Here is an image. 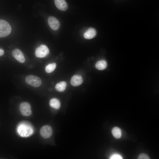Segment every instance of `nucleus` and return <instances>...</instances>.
<instances>
[{"mask_svg": "<svg viewBox=\"0 0 159 159\" xmlns=\"http://www.w3.org/2000/svg\"><path fill=\"white\" fill-rule=\"evenodd\" d=\"M17 132L20 136L26 137L31 136L34 132V130L29 123L26 122L20 123L17 126Z\"/></svg>", "mask_w": 159, "mask_h": 159, "instance_id": "nucleus-1", "label": "nucleus"}, {"mask_svg": "<svg viewBox=\"0 0 159 159\" xmlns=\"http://www.w3.org/2000/svg\"><path fill=\"white\" fill-rule=\"evenodd\" d=\"M11 27L8 22L0 19V37L8 36L11 33Z\"/></svg>", "mask_w": 159, "mask_h": 159, "instance_id": "nucleus-2", "label": "nucleus"}, {"mask_svg": "<svg viewBox=\"0 0 159 159\" xmlns=\"http://www.w3.org/2000/svg\"><path fill=\"white\" fill-rule=\"evenodd\" d=\"M25 80L27 83L34 87H38L42 84L41 79L39 77L33 75L27 76Z\"/></svg>", "mask_w": 159, "mask_h": 159, "instance_id": "nucleus-3", "label": "nucleus"}, {"mask_svg": "<svg viewBox=\"0 0 159 159\" xmlns=\"http://www.w3.org/2000/svg\"><path fill=\"white\" fill-rule=\"evenodd\" d=\"M49 53V50L45 45H41L37 47L35 50L36 56L39 58H43L46 57Z\"/></svg>", "mask_w": 159, "mask_h": 159, "instance_id": "nucleus-4", "label": "nucleus"}, {"mask_svg": "<svg viewBox=\"0 0 159 159\" xmlns=\"http://www.w3.org/2000/svg\"><path fill=\"white\" fill-rule=\"evenodd\" d=\"M19 110L21 114L25 116H29L32 113L30 104L27 102L21 103L19 106Z\"/></svg>", "mask_w": 159, "mask_h": 159, "instance_id": "nucleus-5", "label": "nucleus"}, {"mask_svg": "<svg viewBox=\"0 0 159 159\" xmlns=\"http://www.w3.org/2000/svg\"><path fill=\"white\" fill-rule=\"evenodd\" d=\"M40 134L41 136L44 138H49L52 134V130L49 125H45L40 129Z\"/></svg>", "mask_w": 159, "mask_h": 159, "instance_id": "nucleus-6", "label": "nucleus"}, {"mask_svg": "<svg viewBox=\"0 0 159 159\" xmlns=\"http://www.w3.org/2000/svg\"><path fill=\"white\" fill-rule=\"evenodd\" d=\"M12 56L19 62L24 63L25 61V57L22 52L19 49H14L12 53Z\"/></svg>", "mask_w": 159, "mask_h": 159, "instance_id": "nucleus-7", "label": "nucleus"}, {"mask_svg": "<svg viewBox=\"0 0 159 159\" xmlns=\"http://www.w3.org/2000/svg\"><path fill=\"white\" fill-rule=\"evenodd\" d=\"M48 21L49 26L53 30H56L59 29L60 25L59 23L55 17L50 16L48 17Z\"/></svg>", "mask_w": 159, "mask_h": 159, "instance_id": "nucleus-8", "label": "nucleus"}, {"mask_svg": "<svg viewBox=\"0 0 159 159\" xmlns=\"http://www.w3.org/2000/svg\"><path fill=\"white\" fill-rule=\"evenodd\" d=\"M83 80L82 77L78 75H75L71 78L70 83L74 86H77L80 85L83 82Z\"/></svg>", "mask_w": 159, "mask_h": 159, "instance_id": "nucleus-9", "label": "nucleus"}, {"mask_svg": "<svg viewBox=\"0 0 159 159\" xmlns=\"http://www.w3.org/2000/svg\"><path fill=\"white\" fill-rule=\"evenodd\" d=\"M54 3L57 7L60 10L65 11L67 9V4L64 0H55Z\"/></svg>", "mask_w": 159, "mask_h": 159, "instance_id": "nucleus-10", "label": "nucleus"}, {"mask_svg": "<svg viewBox=\"0 0 159 159\" xmlns=\"http://www.w3.org/2000/svg\"><path fill=\"white\" fill-rule=\"evenodd\" d=\"M96 35L95 30L92 28L88 29L84 33V37L87 39H90L94 38Z\"/></svg>", "mask_w": 159, "mask_h": 159, "instance_id": "nucleus-11", "label": "nucleus"}, {"mask_svg": "<svg viewBox=\"0 0 159 159\" xmlns=\"http://www.w3.org/2000/svg\"><path fill=\"white\" fill-rule=\"evenodd\" d=\"M49 105L52 107L56 109H58L60 107V102L57 99L53 98L50 100Z\"/></svg>", "mask_w": 159, "mask_h": 159, "instance_id": "nucleus-12", "label": "nucleus"}, {"mask_svg": "<svg viewBox=\"0 0 159 159\" xmlns=\"http://www.w3.org/2000/svg\"><path fill=\"white\" fill-rule=\"evenodd\" d=\"M107 64L106 61L104 60H100L97 62L95 67L99 70H103L107 67Z\"/></svg>", "mask_w": 159, "mask_h": 159, "instance_id": "nucleus-13", "label": "nucleus"}, {"mask_svg": "<svg viewBox=\"0 0 159 159\" xmlns=\"http://www.w3.org/2000/svg\"><path fill=\"white\" fill-rule=\"evenodd\" d=\"M67 83L65 81H61L57 83L55 87L56 90L59 92H63L66 89Z\"/></svg>", "mask_w": 159, "mask_h": 159, "instance_id": "nucleus-14", "label": "nucleus"}, {"mask_svg": "<svg viewBox=\"0 0 159 159\" xmlns=\"http://www.w3.org/2000/svg\"><path fill=\"white\" fill-rule=\"evenodd\" d=\"M112 132L114 137L117 139L120 138L122 135L120 129L117 127H115L112 130Z\"/></svg>", "mask_w": 159, "mask_h": 159, "instance_id": "nucleus-15", "label": "nucleus"}, {"mask_svg": "<svg viewBox=\"0 0 159 159\" xmlns=\"http://www.w3.org/2000/svg\"><path fill=\"white\" fill-rule=\"evenodd\" d=\"M56 67V64L55 63H50L48 64L45 67V70L48 73L53 72Z\"/></svg>", "mask_w": 159, "mask_h": 159, "instance_id": "nucleus-16", "label": "nucleus"}, {"mask_svg": "<svg viewBox=\"0 0 159 159\" xmlns=\"http://www.w3.org/2000/svg\"><path fill=\"white\" fill-rule=\"evenodd\" d=\"M138 159H150L149 156L146 154L143 153L140 154L138 157Z\"/></svg>", "mask_w": 159, "mask_h": 159, "instance_id": "nucleus-17", "label": "nucleus"}, {"mask_svg": "<svg viewBox=\"0 0 159 159\" xmlns=\"http://www.w3.org/2000/svg\"><path fill=\"white\" fill-rule=\"evenodd\" d=\"M122 158L120 155L117 154L113 155L110 158V159H122Z\"/></svg>", "mask_w": 159, "mask_h": 159, "instance_id": "nucleus-18", "label": "nucleus"}, {"mask_svg": "<svg viewBox=\"0 0 159 159\" xmlns=\"http://www.w3.org/2000/svg\"><path fill=\"white\" fill-rule=\"evenodd\" d=\"M4 54V51L2 49H0V57L3 56Z\"/></svg>", "mask_w": 159, "mask_h": 159, "instance_id": "nucleus-19", "label": "nucleus"}]
</instances>
